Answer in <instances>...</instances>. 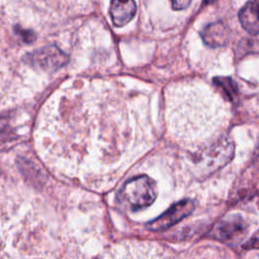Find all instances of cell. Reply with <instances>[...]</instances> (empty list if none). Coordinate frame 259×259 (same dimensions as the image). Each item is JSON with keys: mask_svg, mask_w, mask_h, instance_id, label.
I'll return each mask as SVG.
<instances>
[{"mask_svg": "<svg viewBox=\"0 0 259 259\" xmlns=\"http://www.w3.org/2000/svg\"><path fill=\"white\" fill-rule=\"evenodd\" d=\"M137 12L135 0H111L109 4V14L112 23L117 26L127 24Z\"/></svg>", "mask_w": 259, "mask_h": 259, "instance_id": "4", "label": "cell"}, {"mask_svg": "<svg viewBox=\"0 0 259 259\" xmlns=\"http://www.w3.org/2000/svg\"><path fill=\"white\" fill-rule=\"evenodd\" d=\"M121 195L132 207L143 208L150 205L156 197L154 183L145 175L134 177L123 185Z\"/></svg>", "mask_w": 259, "mask_h": 259, "instance_id": "1", "label": "cell"}, {"mask_svg": "<svg viewBox=\"0 0 259 259\" xmlns=\"http://www.w3.org/2000/svg\"><path fill=\"white\" fill-rule=\"evenodd\" d=\"M239 19L244 27L251 34L259 33V0L248 1L239 12Z\"/></svg>", "mask_w": 259, "mask_h": 259, "instance_id": "6", "label": "cell"}, {"mask_svg": "<svg viewBox=\"0 0 259 259\" xmlns=\"http://www.w3.org/2000/svg\"><path fill=\"white\" fill-rule=\"evenodd\" d=\"M193 209V203L190 200H182L179 203L173 205L162 215L153 221L148 228L152 231L166 230L176 222H179Z\"/></svg>", "mask_w": 259, "mask_h": 259, "instance_id": "3", "label": "cell"}, {"mask_svg": "<svg viewBox=\"0 0 259 259\" xmlns=\"http://www.w3.org/2000/svg\"><path fill=\"white\" fill-rule=\"evenodd\" d=\"M242 230V223L239 222V220H229L226 222L221 223L218 226L217 233L219 237L224 239H229L234 237L236 234L240 233Z\"/></svg>", "mask_w": 259, "mask_h": 259, "instance_id": "7", "label": "cell"}, {"mask_svg": "<svg viewBox=\"0 0 259 259\" xmlns=\"http://www.w3.org/2000/svg\"><path fill=\"white\" fill-rule=\"evenodd\" d=\"M68 61V55L54 45L35 50L25 56V62L27 64L48 72H54L64 67Z\"/></svg>", "mask_w": 259, "mask_h": 259, "instance_id": "2", "label": "cell"}, {"mask_svg": "<svg viewBox=\"0 0 259 259\" xmlns=\"http://www.w3.org/2000/svg\"><path fill=\"white\" fill-rule=\"evenodd\" d=\"M191 0H171V5L174 10H182L187 8Z\"/></svg>", "mask_w": 259, "mask_h": 259, "instance_id": "8", "label": "cell"}, {"mask_svg": "<svg viewBox=\"0 0 259 259\" xmlns=\"http://www.w3.org/2000/svg\"><path fill=\"white\" fill-rule=\"evenodd\" d=\"M201 37L203 42L208 47H223L229 39V29L221 21L212 22L202 29Z\"/></svg>", "mask_w": 259, "mask_h": 259, "instance_id": "5", "label": "cell"}]
</instances>
